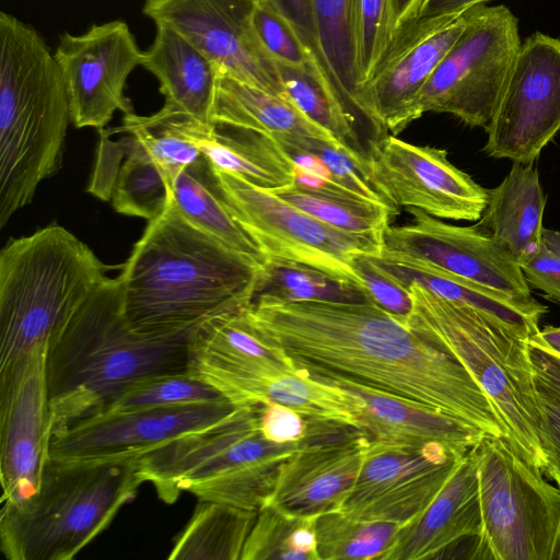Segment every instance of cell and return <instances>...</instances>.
Masks as SVG:
<instances>
[{
  "instance_id": "cell-33",
  "label": "cell",
  "mask_w": 560,
  "mask_h": 560,
  "mask_svg": "<svg viewBox=\"0 0 560 560\" xmlns=\"http://www.w3.org/2000/svg\"><path fill=\"white\" fill-rule=\"evenodd\" d=\"M257 512L199 501L174 540L170 560H241Z\"/></svg>"
},
{
  "instance_id": "cell-28",
  "label": "cell",
  "mask_w": 560,
  "mask_h": 560,
  "mask_svg": "<svg viewBox=\"0 0 560 560\" xmlns=\"http://www.w3.org/2000/svg\"><path fill=\"white\" fill-rule=\"evenodd\" d=\"M546 197L534 164L514 163L504 179L488 190L482 225L520 266L541 248Z\"/></svg>"
},
{
  "instance_id": "cell-39",
  "label": "cell",
  "mask_w": 560,
  "mask_h": 560,
  "mask_svg": "<svg viewBox=\"0 0 560 560\" xmlns=\"http://www.w3.org/2000/svg\"><path fill=\"white\" fill-rule=\"evenodd\" d=\"M256 296L280 301H370L368 294L352 283L305 265L277 259H268L260 271L254 299Z\"/></svg>"
},
{
  "instance_id": "cell-25",
  "label": "cell",
  "mask_w": 560,
  "mask_h": 560,
  "mask_svg": "<svg viewBox=\"0 0 560 560\" xmlns=\"http://www.w3.org/2000/svg\"><path fill=\"white\" fill-rule=\"evenodd\" d=\"M179 127L210 167L271 191L294 183L292 161L270 137L226 125H207L182 113Z\"/></svg>"
},
{
  "instance_id": "cell-21",
  "label": "cell",
  "mask_w": 560,
  "mask_h": 560,
  "mask_svg": "<svg viewBox=\"0 0 560 560\" xmlns=\"http://www.w3.org/2000/svg\"><path fill=\"white\" fill-rule=\"evenodd\" d=\"M187 372L213 386L235 406L272 401L311 419L332 420L362 431L358 397L348 388L318 378L294 363L244 368L188 364Z\"/></svg>"
},
{
  "instance_id": "cell-50",
  "label": "cell",
  "mask_w": 560,
  "mask_h": 560,
  "mask_svg": "<svg viewBox=\"0 0 560 560\" xmlns=\"http://www.w3.org/2000/svg\"><path fill=\"white\" fill-rule=\"evenodd\" d=\"M421 2L422 0H393L395 34L416 19Z\"/></svg>"
},
{
  "instance_id": "cell-22",
  "label": "cell",
  "mask_w": 560,
  "mask_h": 560,
  "mask_svg": "<svg viewBox=\"0 0 560 560\" xmlns=\"http://www.w3.org/2000/svg\"><path fill=\"white\" fill-rule=\"evenodd\" d=\"M370 441L364 432L316 443L303 441L280 465L265 503L306 515L339 511L358 478Z\"/></svg>"
},
{
  "instance_id": "cell-52",
  "label": "cell",
  "mask_w": 560,
  "mask_h": 560,
  "mask_svg": "<svg viewBox=\"0 0 560 560\" xmlns=\"http://www.w3.org/2000/svg\"><path fill=\"white\" fill-rule=\"evenodd\" d=\"M542 241L548 248L560 255V231L544 228Z\"/></svg>"
},
{
  "instance_id": "cell-9",
  "label": "cell",
  "mask_w": 560,
  "mask_h": 560,
  "mask_svg": "<svg viewBox=\"0 0 560 560\" xmlns=\"http://www.w3.org/2000/svg\"><path fill=\"white\" fill-rule=\"evenodd\" d=\"M482 532L476 558L560 560V488L503 436L475 447Z\"/></svg>"
},
{
  "instance_id": "cell-47",
  "label": "cell",
  "mask_w": 560,
  "mask_h": 560,
  "mask_svg": "<svg viewBox=\"0 0 560 560\" xmlns=\"http://www.w3.org/2000/svg\"><path fill=\"white\" fill-rule=\"evenodd\" d=\"M525 280L544 292L546 299L560 305V255L542 244L541 248L522 266Z\"/></svg>"
},
{
  "instance_id": "cell-40",
  "label": "cell",
  "mask_w": 560,
  "mask_h": 560,
  "mask_svg": "<svg viewBox=\"0 0 560 560\" xmlns=\"http://www.w3.org/2000/svg\"><path fill=\"white\" fill-rule=\"evenodd\" d=\"M222 400L228 399L213 386L190 376L188 372L170 373L136 383L105 411L119 412Z\"/></svg>"
},
{
  "instance_id": "cell-31",
  "label": "cell",
  "mask_w": 560,
  "mask_h": 560,
  "mask_svg": "<svg viewBox=\"0 0 560 560\" xmlns=\"http://www.w3.org/2000/svg\"><path fill=\"white\" fill-rule=\"evenodd\" d=\"M272 192L336 229L382 241L398 214L397 208L360 198L331 182L298 172L292 185Z\"/></svg>"
},
{
  "instance_id": "cell-8",
  "label": "cell",
  "mask_w": 560,
  "mask_h": 560,
  "mask_svg": "<svg viewBox=\"0 0 560 560\" xmlns=\"http://www.w3.org/2000/svg\"><path fill=\"white\" fill-rule=\"evenodd\" d=\"M407 328L445 348L490 399L506 440L542 470L539 411L527 341L479 312L440 298L411 282Z\"/></svg>"
},
{
  "instance_id": "cell-29",
  "label": "cell",
  "mask_w": 560,
  "mask_h": 560,
  "mask_svg": "<svg viewBox=\"0 0 560 560\" xmlns=\"http://www.w3.org/2000/svg\"><path fill=\"white\" fill-rule=\"evenodd\" d=\"M210 119L212 125L244 128L266 136H305L341 145L284 97L240 81L222 70L219 71Z\"/></svg>"
},
{
  "instance_id": "cell-20",
  "label": "cell",
  "mask_w": 560,
  "mask_h": 560,
  "mask_svg": "<svg viewBox=\"0 0 560 560\" xmlns=\"http://www.w3.org/2000/svg\"><path fill=\"white\" fill-rule=\"evenodd\" d=\"M408 224L389 225L383 249L409 256L445 272L521 301H533L521 266L479 223L459 226L417 208Z\"/></svg>"
},
{
  "instance_id": "cell-3",
  "label": "cell",
  "mask_w": 560,
  "mask_h": 560,
  "mask_svg": "<svg viewBox=\"0 0 560 560\" xmlns=\"http://www.w3.org/2000/svg\"><path fill=\"white\" fill-rule=\"evenodd\" d=\"M198 327L171 334L135 329L125 314L121 278L108 277L48 346L51 433L104 412L138 382L187 372Z\"/></svg>"
},
{
  "instance_id": "cell-12",
  "label": "cell",
  "mask_w": 560,
  "mask_h": 560,
  "mask_svg": "<svg viewBox=\"0 0 560 560\" xmlns=\"http://www.w3.org/2000/svg\"><path fill=\"white\" fill-rule=\"evenodd\" d=\"M560 130V39L536 32L521 45L494 113L483 151L534 164Z\"/></svg>"
},
{
  "instance_id": "cell-24",
  "label": "cell",
  "mask_w": 560,
  "mask_h": 560,
  "mask_svg": "<svg viewBox=\"0 0 560 560\" xmlns=\"http://www.w3.org/2000/svg\"><path fill=\"white\" fill-rule=\"evenodd\" d=\"M322 380L341 385L359 398L361 429L371 440L419 447L442 444L465 454L487 435L430 407L347 381Z\"/></svg>"
},
{
  "instance_id": "cell-41",
  "label": "cell",
  "mask_w": 560,
  "mask_h": 560,
  "mask_svg": "<svg viewBox=\"0 0 560 560\" xmlns=\"http://www.w3.org/2000/svg\"><path fill=\"white\" fill-rule=\"evenodd\" d=\"M352 31L359 88L393 42V0H352Z\"/></svg>"
},
{
  "instance_id": "cell-43",
  "label": "cell",
  "mask_w": 560,
  "mask_h": 560,
  "mask_svg": "<svg viewBox=\"0 0 560 560\" xmlns=\"http://www.w3.org/2000/svg\"><path fill=\"white\" fill-rule=\"evenodd\" d=\"M354 267L370 301L407 327L412 311L409 287L380 264L375 256H358Z\"/></svg>"
},
{
  "instance_id": "cell-14",
  "label": "cell",
  "mask_w": 560,
  "mask_h": 560,
  "mask_svg": "<svg viewBox=\"0 0 560 560\" xmlns=\"http://www.w3.org/2000/svg\"><path fill=\"white\" fill-rule=\"evenodd\" d=\"M229 400L130 411H105L51 433L49 459L102 463L138 459L179 436L224 422Z\"/></svg>"
},
{
  "instance_id": "cell-38",
  "label": "cell",
  "mask_w": 560,
  "mask_h": 560,
  "mask_svg": "<svg viewBox=\"0 0 560 560\" xmlns=\"http://www.w3.org/2000/svg\"><path fill=\"white\" fill-rule=\"evenodd\" d=\"M325 63L339 92L365 125L357 104V69L352 31V0H312Z\"/></svg>"
},
{
  "instance_id": "cell-10",
  "label": "cell",
  "mask_w": 560,
  "mask_h": 560,
  "mask_svg": "<svg viewBox=\"0 0 560 560\" xmlns=\"http://www.w3.org/2000/svg\"><path fill=\"white\" fill-rule=\"evenodd\" d=\"M211 173L230 212L267 259L305 265L365 292L354 260L381 256L382 240L336 229L238 175L213 168Z\"/></svg>"
},
{
  "instance_id": "cell-4",
  "label": "cell",
  "mask_w": 560,
  "mask_h": 560,
  "mask_svg": "<svg viewBox=\"0 0 560 560\" xmlns=\"http://www.w3.org/2000/svg\"><path fill=\"white\" fill-rule=\"evenodd\" d=\"M70 104L61 70L30 24L0 13V228L61 167Z\"/></svg>"
},
{
  "instance_id": "cell-42",
  "label": "cell",
  "mask_w": 560,
  "mask_h": 560,
  "mask_svg": "<svg viewBox=\"0 0 560 560\" xmlns=\"http://www.w3.org/2000/svg\"><path fill=\"white\" fill-rule=\"evenodd\" d=\"M254 25L264 49L276 63L319 66L293 26L269 4L256 0Z\"/></svg>"
},
{
  "instance_id": "cell-49",
  "label": "cell",
  "mask_w": 560,
  "mask_h": 560,
  "mask_svg": "<svg viewBox=\"0 0 560 560\" xmlns=\"http://www.w3.org/2000/svg\"><path fill=\"white\" fill-rule=\"evenodd\" d=\"M488 1L490 0H422L416 19H434L464 14L469 9L485 4Z\"/></svg>"
},
{
  "instance_id": "cell-7",
  "label": "cell",
  "mask_w": 560,
  "mask_h": 560,
  "mask_svg": "<svg viewBox=\"0 0 560 560\" xmlns=\"http://www.w3.org/2000/svg\"><path fill=\"white\" fill-rule=\"evenodd\" d=\"M142 483L137 459H49L35 493L2 504L1 551L9 560H70L109 526Z\"/></svg>"
},
{
  "instance_id": "cell-13",
  "label": "cell",
  "mask_w": 560,
  "mask_h": 560,
  "mask_svg": "<svg viewBox=\"0 0 560 560\" xmlns=\"http://www.w3.org/2000/svg\"><path fill=\"white\" fill-rule=\"evenodd\" d=\"M465 24V13L416 19L395 34L355 95L358 110L375 139L395 136L419 118L418 97Z\"/></svg>"
},
{
  "instance_id": "cell-2",
  "label": "cell",
  "mask_w": 560,
  "mask_h": 560,
  "mask_svg": "<svg viewBox=\"0 0 560 560\" xmlns=\"http://www.w3.org/2000/svg\"><path fill=\"white\" fill-rule=\"evenodd\" d=\"M261 270L189 223L171 198L121 266L125 314L141 332L196 328L246 308Z\"/></svg>"
},
{
  "instance_id": "cell-30",
  "label": "cell",
  "mask_w": 560,
  "mask_h": 560,
  "mask_svg": "<svg viewBox=\"0 0 560 560\" xmlns=\"http://www.w3.org/2000/svg\"><path fill=\"white\" fill-rule=\"evenodd\" d=\"M172 200L189 223L254 267L264 269L266 255L230 212L203 155L177 177Z\"/></svg>"
},
{
  "instance_id": "cell-48",
  "label": "cell",
  "mask_w": 560,
  "mask_h": 560,
  "mask_svg": "<svg viewBox=\"0 0 560 560\" xmlns=\"http://www.w3.org/2000/svg\"><path fill=\"white\" fill-rule=\"evenodd\" d=\"M527 347L535 385L560 402V355L530 338L527 341Z\"/></svg>"
},
{
  "instance_id": "cell-51",
  "label": "cell",
  "mask_w": 560,
  "mask_h": 560,
  "mask_svg": "<svg viewBox=\"0 0 560 560\" xmlns=\"http://www.w3.org/2000/svg\"><path fill=\"white\" fill-rule=\"evenodd\" d=\"M530 339L560 355V327L547 326Z\"/></svg>"
},
{
  "instance_id": "cell-26",
  "label": "cell",
  "mask_w": 560,
  "mask_h": 560,
  "mask_svg": "<svg viewBox=\"0 0 560 560\" xmlns=\"http://www.w3.org/2000/svg\"><path fill=\"white\" fill-rule=\"evenodd\" d=\"M375 258L408 287L416 282L440 298L479 312L523 339L540 330L539 322L548 310L535 299H514L409 256L383 249Z\"/></svg>"
},
{
  "instance_id": "cell-6",
  "label": "cell",
  "mask_w": 560,
  "mask_h": 560,
  "mask_svg": "<svg viewBox=\"0 0 560 560\" xmlns=\"http://www.w3.org/2000/svg\"><path fill=\"white\" fill-rule=\"evenodd\" d=\"M258 405L237 406L221 424L189 433L137 459L138 475L160 500L183 492L199 501L258 511L275 486L280 465L304 442L276 443L259 428Z\"/></svg>"
},
{
  "instance_id": "cell-35",
  "label": "cell",
  "mask_w": 560,
  "mask_h": 560,
  "mask_svg": "<svg viewBox=\"0 0 560 560\" xmlns=\"http://www.w3.org/2000/svg\"><path fill=\"white\" fill-rule=\"evenodd\" d=\"M126 140V156L114 171L109 199L117 212L151 221L165 210L174 186L130 136Z\"/></svg>"
},
{
  "instance_id": "cell-5",
  "label": "cell",
  "mask_w": 560,
  "mask_h": 560,
  "mask_svg": "<svg viewBox=\"0 0 560 560\" xmlns=\"http://www.w3.org/2000/svg\"><path fill=\"white\" fill-rule=\"evenodd\" d=\"M109 269L57 223L11 238L0 252V369L49 345Z\"/></svg>"
},
{
  "instance_id": "cell-19",
  "label": "cell",
  "mask_w": 560,
  "mask_h": 560,
  "mask_svg": "<svg viewBox=\"0 0 560 560\" xmlns=\"http://www.w3.org/2000/svg\"><path fill=\"white\" fill-rule=\"evenodd\" d=\"M256 0H145L143 13L188 39L220 70L282 96L276 62L254 25Z\"/></svg>"
},
{
  "instance_id": "cell-15",
  "label": "cell",
  "mask_w": 560,
  "mask_h": 560,
  "mask_svg": "<svg viewBox=\"0 0 560 560\" xmlns=\"http://www.w3.org/2000/svg\"><path fill=\"white\" fill-rule=\"evenodd\" d=\"M466 454L442 444L419 447L371 440L339 512L402 525L433 501Z\"/></svg>"
},
{
  "instance_id": "cell-1",
  "label": "cell",
  "mask_w": 560,
  "mask_h": 560,
  "mask_svg": "<svg viewBox=\"0 0 560 560\" xmlns=\"http://www.w3.org/2000/svg\"><path fill=\"white\" fill-rule=\"evenodd\" d=\"M262 340L299 368L400 397L506 438L490 399L445 348L370 301H280L256 296L241 311Z\"/></svg>"
},
{
  "instance_id": "cell-23",
  "label": "cell",
  "mask_w": 560,
  "mask_h": 560,
  "mask_svg": "<svg viewBox=\"0 0 560 560\" xmlns=\"http://www.w3.org/2000/svg\"><path fill=\"white\" fill-rule=\"evenodd\" d=\"M482 517L474 447L460 459L433 501L402 524L383 560L450 558L467 539L480 538Z\"/></svg>"
},
{
  "instance_id": "cell-45",
  "label": "cell",
  "mask_w": 560,
  "mask_h": 560,
  "mask_svg": "<svg viewBox=\"0 0 560 560\" xmlns=\"http://www.w3.org/2000/svg\"><path fill=\"white\" fill-rule=\"evenodd\" d=\"M308 418L281 404H260L259 428L262 435L276 443H292L304 440Z\"/></svg>"
},
{
  "instance_id": "cell-11",
  "label": "cell",
  "mask_w": 560,
  "mask_h": 560,
  "mask_svg": "<svg viewBox=\"0 0 560 560\" xmlns=\"http://www.w3.org/2000/svg\"><path fill=\"white\" fill-rule=\"evenodd\" d=\"M466 24L423 86L416 105L451 114L470 127L487 128L521 48L518 21L503 5H476Z\"/></svg>"
},
{
  "instance_id": "cell-18",
  "label": "cell",
  "mask_w": 560,
  "mask_h": 560,
  "mask_svg": "<svg viewBox=\"0 0 560 560\" xmlns=\"http://www.w3.org/2000/svg\"><path fill=\"white\" fill-rule=\"evenodd\" d=\"M55 58L67 89L71 122L102 130L116 110L133 112L126 81L143 51L126 22L94 24L81 35H60Z\"/></svg>"
},
{
  "instance_id": "cell-37",
  "label": "cell",
  "mask_w": 560,
  "mask_h": 560,
  "mask_svg": "<svg viewBox=\"0 0 560 560\" xmlns=\"http://www.w3.org/2000/svg\"><path fill=\"white\" fill-rule=\"evenodd\" d=\"M180 114L182 112L165 106L149 116L132 112L124 114L121 127L161 168L173 186L180 173L202 155L198 147L182 131Z\"/></svg>"
},
{
  "instance_id": "cell-32",
  "label": "cell",
  "mask_w": 560,
  "mask_h": 560,
  "mask_svg": "<svg viewBox=\"0 0 560 560\" xmlns=\"http://www.w3.org/2000/svg\"><path fill=\"white\" fill-rule=\"evenodd\" d=\"M276 66L282 97L328 131L351 154L366 160L368 151L362 149L358 133L362 122L323 69L314 62L306 66Z\"/></svg>"
},
{
  "instance_id": "cell-17",
  "label": "cell",
  "mask_w": 560,
  "mask_h": 560,
  "mask_svg": "<svg viewBox=\"0 0 560 560\" xmlns=\"http://www.w3.org/2000/svg\"><path fill=\"white\" fill-rule=\"evenodd\" d=\"M48 346H38L0 369L2 504L18 503L35 493L49 460Z\"/></svg>"
},
{
  "instance_id": "cell-34",
  "label": "cell",
  "mask_w": 560,
  "mask_h": 560,
  "mask_svg": "<svg viewBox=\"0 0 560 560\" xmlns=\"http://www.w3.org/2000/svg\"><path fill=\"white\" fill-rule=\"evenodd\" d=\"M317 516L295 513L272 503L262 504L241 560H319Z\"/></svg>"
},
{
  "instance_id": "cell-44",
  "label": "cell",
  "mask_w": 560,
  "mask_h": 560,
  "mask_svg": "<svg viewBox=\"0 0 560 560\" xmlns=\"http://www.w3.org/2000/svg\"><path fill=\"white\" fill-rule=\"evenodd\" d=\"M536 397L539 411V442L545 460L542 471L560 488V402L537 386Z\"/></svg>"
},
{
  "instance_id": "cell-46",
  "label": "cell",
  "mask_w": 560,
  "mask_h": 560,
  "mask_svg": "<svg viewBox=\"0 0 560 560\" xmlns=\"http://www.w3.org/2000/svg\"><path fill=\"white\" fill-rule=\"evenodd\" d=\"M278 11L296 31L329 80L335 84L325 63L315 23L312 0H258ZM336 86V84H335ZM337 88V86H336ZM338 90V88H337ZM339 91V90H338ZM340 93V92H339ZM341 94V93H340ZM342 96V95H341ZM343 97V96H342Z\"/></svg>"
},
{
  "instance_id": "cell-27",
  "label": "cell",
  "mask_w": 560,
  "mask_h": 560,
  "mask_svg": "<svg viewBox=\"0 0 560 560\" xmlns=\"http://www.w3.org/2000/svg\"><path fill=\"white\" fill-rule=\"evenodd\" d=\"M153 43L141 66L160 82L165 107L211 124L219 67L172 27L155 24Z\"/></svg>"
},
{
  "instance_id": "cell-16",
  "label": "cell",
  "mask_w": 560,
  "mask_h": 560,
  "mask_svg": "<svg viewBox=\"0 0 560 560\" xmlns=\"http://www.w3.org/2000/svg\"><path fill=\"white\" fill-rule=\"evenodd\" d=\"M368 161L375 186L396 208L469 222L479 220L487 208L488 190L457 168L446 150L387 135L370 143Z\"/></svg>"
},
{
  "instance_id": "cell-36",
  "label": "cell",
  "mask_w": 560,
  "mask_h": 560,
  "mask_svg": "<svg viewBox=\"0 0 560 560\" xmlns=\"http://www.w3.org/2000/svg\"><path fill=\"white\" fill-rule=\"evenodd\" d=\"M401 524L361 521L339 511L319 514L316 538L319 560H383Z\"/></svg>"
}]
</instances>
